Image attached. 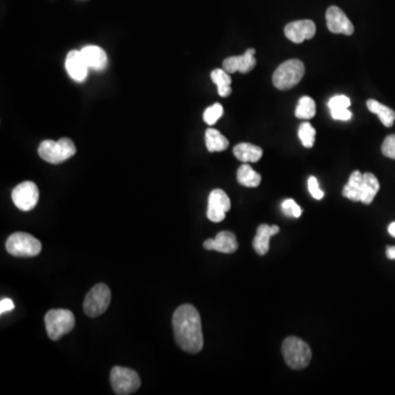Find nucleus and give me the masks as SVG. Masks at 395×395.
<instances>
[{"instance_id": "nucleus-1", "label": "nucleus", "mask_w": 395, "mask_h": 395, "mask_svg": "<svg viewBox=\"0 0 395 395\" xmlns=\"http://www.w3.org/2000/svg\"><path fill=\"white\" fill-rule=\"evenodd\" d=\"M174 334L177 345L186 353H200L204 348L201 319L191 304L180 306L174 313Z\"/></svg>"}, {"instance_id": "nucleus-2", "label": "nucleus", "mask_w": 395, "mask_h": 395, "mask_svg": "<svg viewBox=\"0 0 395 395\" xmlns=\"http://www.w3.org/2000/svg\"><path fill=\"white\" fill-rule=\"evenodd\" d=\"M380 189L378 178L371 173L355 171L343 189V196L355 202L370 204Z\"/></svg>"}, {"instance_id": "nucleus-3", "label": "nucleus", "mask_w": 395, "mask_h": 395, "mask_svg": "<svg viewBox=\"0 0 395 395\" xmlns=\"http://www.w3.org/2000/svg\"><path fill=\"white\" fill-rule=\"evenodd\" d=\"M282 355L289 367L294 370L304 369L312 359L310 346L302 339L294 336L284 339Z\"/></svg>"}, {"instance_id": "nucleus-4", "label": "nucleus", "mask_w": 395, "mask_h": 395, "mask_svg": "<svg viewBox=\"0 0 395 395\" xmlns=\"http://www.w3.org/2000/svg\"><path fill=\"white\" fill-rule=\"evenodd\" d=\"M38 153L41 159L45 161L57 165L73 157L76 154V146L73 141L69 138L61 139L57 142L46 140L41 143Z\"/></svg>"}, {"instance_id": "nucleus-5", "label": "nucleus", "mask_w": 395, "mask_h": 395, "mask_svg": "<svg viewBox=\"0 0 395 395\" xmlns=\"http://www.w3.org/2000/svg\"><path fill=\"white\" fill-rule=\"evenodd\" d=\"M306 67L299 59H289L282 63L272 75V83L279 90H289L300 83Z\"/></svg>"}, {"instance_id": "nucleus-6", "label": "nucleus", "mask_w": 395, "mask_h": 395, "mask_svg": "<svg viewBox=\"0 0 395 395\" xmlns=\"http://www.w3.org/2000/svg\"><path fill=\"white\" fill-rule=\"evenodd\" d=\"M75 316L73 312L64 309L50 310L45 314L46 333L52 341H59L75 326Z\"/></svg>"}, {"instance_id": "nucleus-7", "label": "nucleus", "mask_w": 395, "mask_h": 395, "mask_svg": "<svg viewBox=\"0 0 395 395\" xmlns=\"http://www.w3.org/2000/svg\"><path fill=\"white\" fill-rule=\"evenodd\" d=\"M6 249L14 257H36L42 251V244L28 233L17 232L8 237Z\"/></svg>"}, {"instance_id": "nucleus-8", "label": "nucleus", "mask_w": 395, "mask_h": 395, "mask_svg": "<svg viewBox=\"0 0 395 395\" xmlns=\"http://www.w3.org/2000/svg\"><path fill=\"white\" fill-rule=\"evenodd\" d=\"M111 302V291L107 284H98L88 292L84 301V311L90 317L104 314Z\"/></svg>"}, {"instance_id": "nucleus-9", "label": "nucleus", "mask_w": 395, "mask_h": 395, "mask_svg": "<svg viewBox=\"0 0 395 395\" xmlns=\"http://www.w3.org/2000/svg\"><path fill=\"white\" fill-rule=\"evenodd\" d=\"M110 382L114 393L118 395L132 394L141 386V379L138 372L119 366L111 370Z\"/></svg>"}, {"instance_id": "nucleus-10", "label": "nucleus", "mask_w": 395, "mask_h": 395, "mask_svg": "<svg viewBox=\"0 0 395 395\" xmlns=\"http://www.w3.org/2000/svg\"><path fill=\"white\" fill-rule=\"evenodd\" d=\"M12 201L21 211H31L38 204L40 192L32 181H24L12 190Z\"/></svg>"}, {"instance_id": "nucleus-11", "label": "nucleus", "mask_w": 395, "mask_h": 395, "mask_svg": "<svg viewBox=\"0 0 395 395\" xmlns=\"http://www.w3.org/2000/svg\"><path fill=\"white\" fill-rule=\"evenodd\" d=\"M231 200L222 189H214L209 196L208 211L206 216L211 222H222L226 216L227 211H230Z\"/></svg>"}, {"instance_id": "nucleus-12", "label": "nucleus", "mask_w": 395, "mask_h": 395, "mask_svg": "<svg viewBox=\"0 0 395 395\" xmlns=\"http://www.w3.org/2000/svg\"><path fill=\"white\" fill-rule=\"evenodd\" d=\"M326 24L331 34L351 36L355 31L354 24L345 12L336 6H331L326 11Z\"/></svg>"}, {"instance_id": "nucleus-13", "label": "nucleus", "mask_w": 395, "mask_h": 395, "mask_svg": "<svg viewBox=\"0 0 395 395\" xmlns=\"http://www.w3.org/2000/svg\"><path fill=\"white\" fill-rule=\"evenodd\" d=\"M316 26L312 20H299L290 22L284 28V34L291 42L300 44L306 40H311L315 36Z\"/></svg>"}, {"instance_id": "nucleus-14", "label": "nucleus", "mask_w": 395, "mask_h": 395, "mask_svg": "<svg viewBox=\"0 0 395 395\" xmlns=\"http://www.w3.org/2000/svg\"><path fill=\"white\" fill-rule=\"evenodd\" d=\"M255 49H249L243 55L239 56L227 57L223 61V69L229 74H234L239 71L241 74H247L255 69Z\"/></svg>"}, {"instance_id": "nucleus-15", "label": "nucleus", "mask_w": 395, "mask_h": 395, "mask_svg": "<svg viewBox=\"0 0 395 395\" xmlns=\"http://www.w3.org/2000/svg\"><path fill=\"white\" fill-rule=\"evenodd\" d=\"M204 247L206 251L233 254L239 249V243H237L234 233L223 231V232L219 233L214 239H206L204 243Z\"/></svg>"}, {"instance_id": "nucleus-16", "label": "nucleus", "mask_w": 395, "mask_h": 395, "mask_svg": "<svg viewBox=\"0 0 395 395\" xmlns=\"http://www.w3.org/2000/svg\"><path fill=\"white\" fill-rule=\"evenodd\" d=\"M65 69L73 81L81 83L87 77L89 67L86 64L81 51L73 50L67 54Z\"/></svg>"}, {"instance_id": "nucleus-17", "label": "nucleus", "mask_w": 395, "mask_h": 395, "mask_svg": "<svg viewBox=\"0 0 395 395\" xmlns=\"http://www.w3.org/2000/svg\"><path fill=\"white\" fill-rule=\"evenodd\" d=\"M277 225L261 224L258 226L257 234L254 237L253 246L258 255L264 256L269 251L270 239L279 233Z\"/></svg>"}, {"instance_id": "nucleus-18", "label": "nucleus", "mask_w": 395, "mask_h": 395, "mask_svg": "<svg viewBox=\"0 0 395 395\" xmlns=\"http://www.w3.org/2000/svg\"><path fill=\"white\" fill-rule=\"evenodd\" d=\"M86 64L89 69L95 71H104L108 65V56L97 45H87L81 50Z\"/></svg>"}, {"instance_id": "nucleus-19", "label": "nucleus", "mask_w": 395, "mask_h": 395, "mask_svg": "<svg viewBox=\"0 0 395 395\" xmlns=\"http://www.w3.org/2000/svg\"><path fill=\"white\" fill-rule=\"evenodd\" d=\"M233 154L243 163H256L263 157V149L251 143H239L233 149Z\"/></svg>"}, {"instance_id": "nucleus-20", "label": "nucleus", "mask_w": 395, "mask_h": 395, "mask_svg": "<svg viewBox=\"0 0 395 395\" xmlns=\"http://www.w3.org/2000/svg\"><path fill=\"white\" fill-rule=\"evenodd\" d=\"M367 107L370 112L376 114L379 116L382 124L386 128H391L394 124L395 112L384 104H380L374 99H370L367 101Z\"/></svg>"}, {"instance_id": "nucleus-21", "label": "nucleus", "mask_w": 395, "mask_h": 395, "mask_svg": "<svg viewBox=\"0 0 395 395\" xmlns=\"http://www.w3.org/2000/svg\"><path fill=\"white\" fill-rule=\"evenodd\" d=\"M237 181L247 188H256L261 185V176L254 171L249 164H243L237 171Z\"/></svg>"}, {"instance_id": "nucleus-22", "label": "nucleus", "mask_w": 395, "mask_h": 395, "mask_svg": "<svg viewBox=\"0 0 395 395\" xmlns=\"http://www.w3.org/2000/svg\"><path fill=\"white\" fill-rule=\"evenodd\" d=\"M206 145L210 153H214V151H225L230 143L224 135L221 134L220 131L210 128L206 131Z\"/></svg>"}, {"instance_id": "nucleus-23", "label": "nucleus", "mask_w": 395, "mask_h": 395, "mask_svg": "<svg viewBox=\"0 0 395 395\" xmlns=\"http://www.w3.org/2000/svg\"><path fill=\"white\" fill-rule=\"evenodd\" d=\"M211 79L218 86V93L221 97H229L232 94V79L230 74L225 71L224 69H214L211 73Z\"/></svg>"}, {"instance_id": "nucleus-24", "label": "nucleus", "mask_w": 395, "mask_h": 395, "mask_svg": "<svg viewBox=\"0 0 395 395\" xmlns=\"http://www.w3.org/2000/svg\"><path fill=\"white\" fill-rule=\"evenodd\" d=\"M316 114V106L315 101L311 97H302L299 100L298 106L296 108V116L298 119L310 120L314 118Z\"/></svg>"}, {"instance_id": "nucleus-25", "label": "nucleus", "mask_w": 395, "mask_h": 395, "mask_svg": "<svg viewBox=\"0 0 395 395\" xmlns=\"http://www.w3.org/2000/svg\"><path fill=\"white\" fill-rule=\"evenodd\" d=\"M315 135H316V131L308 122L301 124L299 128V138H300L303 146L306 149L314 146Z\"/></svg>"}, {"instance_id": "nucleus-26", "label": "nucleus", "mask_w": 395, "mask_h": 395, "mask_svg": "<svg viewBox=\"0 0 395 395\" xmlns=\"http://www.w3.org/2000/svg\"><path fill=\"white\" fill-rule=\"evenodd\" d=\"M223 114V107L221 104H214L211 107L206 108L204 114V120L209 126H214L220 120Z\"/></svg>"}, {"instance_id": "nucleus-27", "label": "nucleus", "mask_w": 395, "mask_h": 395, "mask_svg": "<svg viewBox=\"0 0 395 395\" xmlns=\"http://www.w3.org/2000/svg\"><path fill=\"white\" fill-rule=\"evenodd\" d=\"M282 212L286 214V216H294V218H300L302 214V209L300 208L299 204H296V201L292 199H286L282 202Z\"/></svg>"}, {"instance_id": "nucleus-28", "label": "nucleus", "mask_w": 395, "mask_h": 395, "mask_svg": "<svg viewBox=\"0 0 395 395\" xmlns=\"http://www.w3.org/2000/svg\"><path fill=\"white\" fill-rule=\"evenodd\" d=\"M382 154L388 159H395V134L389 135L381 147Z\"/></svg>"}, {"instance_id": "nucleus-29", "label": "nucleus", "mask_w": 395, "mask_h": 395, "mask_svg": "<svg viewBox=\"0 0 395 395\" xmlns=\"http://www.w3.org/2000/svg\"><path fill=\"white\" fill-rule=\"evenodd\" d=\"M308 187L311 196H312L314 199L322 200L323 198H324V192L321 190L320 186H319V181H317L316 178H309Z\"/></svg>"}, {"instance_id": "nucleus-30", "label": "nucleus", "mask_w": 395, "mask_h": 395, "mask_svg": "<svg viewBox=\"0 0 395 395\" xmlns=\"http://www.w3.org/2000/svg\"><path fill=\"white\" fill-rule=\"evenodd\" d=\"M329 109H335V108H348L351 106V99L346 96H335L329 101Z\"/></svg>"}, {"instance_id": "nucleus-31", "label": "nucleus", "mask_w": 395, "mask_h": 395, "mask_svg": "<svg viewBox=\"0 0 395 395\" xmlns=\"http://www.w3.org/2000/svg\"><path fill=\"white\" fill-rule=\"evenodd\" d=\"M331 114L335 120L348 121L351 120L353 114H351L348 108H335L331 109Z\"/></svg>"}, {"instance_id": "nucleus-32", "label": "nucleus", "mask_w": 395, "mask_h": 395, "mask_svg": "<svg viewBox=\"0 0 395 395\" xmlns=\"http://www.w3.org/2000/svg\"><path fill=\"white\" fill-rule=\"evenodd\" d=\"M14 303L11 299L5 298L0 301V314L3 315L5 313L10 312L14 310Z\"/></svg>"}, {"instance_id": "nucleus-33", "label": "nucleus", "mask_w": 395, "mask_h": 395, "mask_svg": "<svg viewBox=\"0 0 395 395\" xmlns=\"http://www.w3.org/2000/svg\"><path fill=\"white\" fill-rule=\"evenodd\" d=\"M386 257L391 261H395V246H389L386 249Z\"/></svg>"}, {"instance_id": "nucleus-34", "label": "nucleus", "mask_w": 395, "mask_h": 395, "mask_svg": "<svg viewBox=\"0 0 395 395\" xmlns=\"http://www.w3.org/2000/svg\"><path fill=\"white\" fill-rule=\"evenodd\" d=\"M388 231L391 236L395 237V222L391 223V224L389 225Z\"/></svg>"}]
</instances>
